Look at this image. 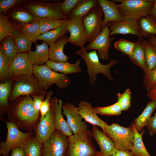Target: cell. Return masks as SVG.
<instances>
[{"label":"cell","mask_w":156,"mask_h":156,"mask_svg":"<svg viewBox=\"0 0 156 156\" xmlns=\"http://www.w3.org/2000/svg\"><path fill=\"white\" fill-rule=\"evenodd\" d=\"M11 78L9 74L8 65L5 60L1 50L0 49V82L2 83Z\"/></svg>","instance_id":"obj_44"},{"label":"cell","mask_w":156,"mask_h":156,"mask_svg":"<svg viewBox=\"0 0 156 156\" xmlns=\"http://www.w3.org/2000/svg\"><path fill=\"white\" fill-rule=\"evenodd\" d=\"M142 42L146 62L149 71L156 66V49L150 44L147 40H144Z\"/></svg>","instance_id":"obj_36"},{"label":"cell","mask_w":156,"mask_h":156,"mask_svg":"<svg viewBox=\"0 0 156 156\" xmlns=\"http://www.w3.org/2000/svg\"><path fill=\"white\" fill-rule=\"evenodd\" d=\"M13 87L9 100L12 101L22 96L34 98L37 96H45L46 92L33 75H24L12 78Z\"/></svg>","instance_id":"obj_3"},{"label":"cell","mask_w":156,"mask_h":156,"mask_svg":"<svg viewBox=\"0 0 156 156\" xmlns=\"http://www.w3.org/2000/svg\"><path fill=\"white\" fill-rule=\"evenodd\" d=\"M26 7L37 19L47 17L64 19H69L61 11L59 3L32 1L27 3Z\"/></svg>","instance_id":"obj_10"},{"label":"cell","mask_w":156,"mask_h":156,"mask_svg":"<svg viewBox=\"0 0 156 156\" xmlns=\"http://www.w3.org/2000/svg\"><path fill=\"white\" fill-rule=\"evenodd\" d=\"M99 5L97 0H81L68 16L82 19L94 8Z\"/></svg>","instance_id":"obj_27"},{"label":"cell","mask_w":156,"mask_h":156,"mask_svg":"<svg viewBox=\"0 0 156 156\" xmlns=\"http://www.w3.org/2000/svg\"><path fill=\"white\" fill-rule=\"evenodd\" d=\"M69 137L55 129L42 144V156H65Z\"/></svg>","instance_id":"obj_9"},{"label":"cell","mask_w":156,"mask_h":156,"mask_svg":"<svg viewBox=\"0 0 156 156\" xmlns=\"http://www.w3.org/2000/svg\"><path fill=\"white\" fill-rule=\"evenodd\" d=\"M50 102V110L46 114L40 116L39 122L34 131V136L41 144L46 141L55 130L53 107L51 101Z\"/></svg>","instance_id":"obj_15"},{"label":"cell","mask_w":156,"mask_h":156,"mask_svg":"<svg viewBox=\"0 0 156 156\" xmlns=\"http://www.w3.org/2000/svg\"><path fill=\"white\" fill-rule=\"evenodd\" d=\"M109 26L103 28L100 34L93 41L84 47L86 51L97 50L99 57L102 60H108L109 58V50L111 47V43L114 40L113 36L110 37Z\"/></svg>","instance_id":"obj_12"},{"label":"cell","mask_w":156,"mask_h":156,"mask_svg":"<svg viewBox=\"0 0 156 156\" xmlns=\"http://www.w3.org/2000/svg\"><path fill=\"white\" fill-rule=\"evenodd\" d=\"M69 41L68 37L64 35L54 44L50 45L49 59L51 61L56 62H67L68 57L63 52L65 45Z\"/></svg>","instance_id":"obj_22"},{"label":"cell","mask_w":156,"mask_h":156,"mask_svg":"<svg viewBox=\"0 0 156 156\" xmlns=\"http://www.w3.org/2000/svg\"><path fill=\"white\" fill-rule=\"evenodd\" d=\"M69 19H64L59 27L41 34L38 37V40H42L49 46L54 44L68 32L67 29L66 25Z\"/></svg>","instance_id":"obj_26"},{"label":"cell","mask_w":156,"mask_h":156,"mask_svg":"<svg viewBox=\"0 0 156 156\" xmlns=\"http://www.w3.org/2000/svg\"><path fill=\"white\" fill-rule=\"evenodd\" d=\"M18 30L3 14L0 15V41L5 38L10 36L12 32Z\"/></svg>","instance_id":"obj_38"},{"label":"cell","mask_w":156,"mask_h":156,"mask_svg":"<svg viewBox=\"0 0 156 156\" xmlns=\"http://www.w3.org/2000/svg\"><path fill=\"white\" fill-rule=\"evenodd\" d=\"M89 130L69 137L65 156H94L98 152Z\"/></svg>","instance_id":"obj_4"},{"label":"cell","mask_w":156,"mask_h":156,"mask_svg":"<svg viewBox=\"0 0 156 156\" xmlns=\"http://www.w3.org/2000/svg\"><path fill=\"white\" fill-rule=\"evenodd\" d=\"M1 42L0 49L9 66L18 53L14 40L11 36H7Z\"/></svg>","instance_id":"obj_29"},{"label":"cell","mask_w":156,"mask_h":156,"mask_svg":"<svg viewBox=\"0 0 156 156\" xmlns=\"http://www.w3.org/2000/svg\"><path fill=\"white\" fill-rule=\"evenodd\" d=\"M135 43V45L133 53L129 57L133 64L141 68L144 73V75H146L149 71L146 62L143 42L138 38Z\"/></svg>","instance_id":"obj_25"},{"label":"cell","mask_w":156,"mask_h":156,"mask_svg":"<svg viewBox=\"0 0 156 156\" xmlns=\"http://www.w3.org/2000/svg\"><path fill=\"white\" fill-rule=\"evenodd\" d=\"M135 45V42L123 39H119L114 44L116 49L128 56L133 53Z\"/></svg>","instance_id":"obj_41"},{"label":"cell","mask_w":156,"mask_h":156,"mask_svg":"<svg viewBox=\"0 0 156 156\" xmlns=\"http://www.w3.org/2000/svg\"><path fill=\"white\" fill-rule=\"evenodd\" d=\"M120 3L118 4L120 13L124 17L138 21L140 17L147 16L153 6L154 0H113Z\"/></svg>","instance_id":"obj_8"},{"label":"cell","mask_w":156,"mask_h":156,"mask_svg":"<svg viewBox=\"0 0 156 156\" xmlns=\"http://www.w3.org/2000/svg\"><path fill=\"white\" fill-rule=\"evenodd\" d=\"M134 131V137L131 151L139 156H152L147 151L142 140V136L145 132L143 129L141 132H138L135 128L133 122L131 123Z\"/></svg>","instance_id":"obj_33"},{"label":"cell","mask_w":156,"mask_h":156,"mask_svg":"<svg viewBox=\"0 0 156 156\" xmlns=\"http://www.w3.org/2000/svg\"><path fill=\"white\" fill-rule=\"evenodd\" d=\"M33 75L38 80L44 90H47L53 84L60 89L66 88L70 83L68 77L49 68L46 64L33 65Z\"/></svg>","instance_id":"obj_5"},{"label":"cell","mask_w":156,"mask_h":156,"mask_svg":"<svg viewBox=\"0 0 156 156\" xmlns=\"http://www.w3.org/2000/svg\"><path fill=\"white\" fill-rule=\"evenodd\" d=\"M21 32L32 42L35 43L41 35L39 24L37 20L22 25L21 28Z\"/></svg>","instance_id":"obj_34"},{"label":"cell","mask_w":156,"mask_h":156,"mask_svg":"<svg viewBox=\"0 0 156 156\" xmlns=\"http://www.w3.org/2000/svg\"><path fill=\"white\" fill-rule=\"evenodd\" d=\"M10 156H25V155L23 148L16 147L12 150V152Z\"/></svg>","instance_id":"obj_51"},{"label":"cell","mask_w":156,"mask_h":156,"mask_svg":"<svg viewBox=\"0 0 156 156\" xmlns=\"http://www.w3.org/2000/svg\"><path fill=\"white\" fill-rule=\"evenodd\" d=\"M12 82L10 79L0 83V108L1 114L7 113L10 108V104L8 99L11 92Z\"/></svg>","instance_id":"obj_30"},{"label":"cell","mask_w":156,"mask_h":156,"mask_svg":"<svg viewBox=\"0 0 156 156\" xmlns=\"http://www.w3.org/2000/svg\"><path fill=\"white\" fill-rule=\"evenodd\" d=\"M8 66L11 78L21 76L33 75V65L27 53H18Z\"/></svg>","instance_id":"obj_16"},{"label":"cell","mask_w":156,"mask_h":156,"mask_svg":"<svg viewBox=\"0 0 156 156\" xmlns=\"http://www.w3.org/2000/svg\"><path fill=\"white\" fill-rule=\"evenodd\" d=\"M155 89H156V85L153 88L152 90Z\"/></svg>","instance_id":"obj_56"},{"label":"cell","mask_w":156,"mask_h":156,"mask_svg":"<svg viewBox=\"0 0 156 156\" xmlns=\"http://www.w3.org/2000/svg\"><path fill=\"white\" fill-rule=\"evenodd\" d=\"M64 20V19L52 17L37 19L39 24L41 34L59 27L61 26Z\"/></svg>","instance_id":"obj_35"},{"label":"cell","mask_w":156,"mask_h":156,"mask_svg":"<svg viewBox=\"0 0 156 156\" xmlns=\"http://www.w3.org/2000/svg\"><path fill=\"white\" fill-rule=\"evenodd\" d=\"M99 5L101 8L104 15L103 21V28L110 22H119L124 21L125 18L120 13L118 4L109 0H98Z\"/></svg>","instance_id":"obj_19"},{"label":"cell","mask_w":156,"mask_h":156,"mask_svg":"<svg viewBox=\"0 0 156 156\" xmlns=\"http://www.w3.org/2000/svg\"><path fill=\"white\" fill-rule=\"evenodd\" d=\"M148 16L155 21L156 20V0H154L152 9Z\"/></svg>","instance_id":"obj_52"},{"label":"cell","mask_w":156,"mask_h":156,"mask_svg":"<svg viewBox=\"0 0 156 156\" xmlns=\"http://www.w3.org/2000/svg\"><path fill=\"white\" fill-rule=\"evenodd\" d=\"M10 36L13 39L18 53H28L31 51L32 42L18 30Z\"/></svg>","instance_id":"obj_31"},{"label":"cell","mask_w":156,"mask_h":156,"mask_svg":"<svg viewBox=\"0 0 156 156\" xmlns=\"http://www.w3.org/2000/svg\"><path fill=\"white\" fill-rule=\"evenodd\" d=\"M66 28L70 34L69 42L80 48L84 47V45L88 41L82 19L76 17L69 18Z\"/></svg>","instance_id":"obj_14"},{"label":"cell","mask_w":156,"mask_h":156,"mask_svg":"<svg viewBox=\"0 0 156 156\" xmlns=\"http://www.w3.org/2000/svg\"><path fill=\"white\" fill-rule=\"evenodd\" d=\"M78 107L79 112L82 118L92 125L99 127L105 133V125L106 123L97 116L90 103L84 100L81 101Z\"/></svg>","instance_id":"obj_20"},{"label":"cell","mask_w":156,"mask_h":156,"mask_svg":"<svg viewBox=\"0 0 156 156\" xmlns=\"http://www.w3.org/2000/svg\"><path fill=\"white\" fill-rule=\"evenodd\" d=\"M42 144L32 136L24 148L25 156H42Z\"/></svg>","instance_id":"obj_37"},{"label":"cell","mask_w":156,"mask_h":156,"mask_svg":"<svg viewBox=\"0 0 156 156\" xmlns=\"http://www.w3.org/2000/svg\"><path fill=\"white\" fill-rule=\"evenodd\" d=\"M112 156H139L132 151L118 150Z\"/></svg>","instance_id":"obj_50"},{"label":"cell","mask_w":156,"mask_h":156,"mask_svg":"<svg viewBox=\"0 0 156 156\" xmlns=\"http://www.w3.org/2000/svg\"><path fill=\"white\" fill-rule=\"evenodd\" d=\"M45 96H37L33 98V105L36 113L39 114L41 105L44 101Z\"/></svg>","instance_id":"obj_49"},{"label":"cell","mask_w":156,"mask_h":156,"mask_svg":"<svg viewBox=\"0 0 156 156\" xmlns=\"http://www.w3.org/2000/svg\"><path fill=\"white\" fill-rule=\"evenodd\" d=\"M123 21L116 22H110L107 24L110 27L109 36L114 34H131L136 35L142 41L143 37L141 36L139 27L137 21L131 18L125 17Z\"/></svg>","instance_id":"obj_17"},{"label":"cell","mask_w":156,"mask_h":156,"mask_svg":"<svg viewBox=\"0 0 156 156\" xmlns=\"http://www.w3.org/2000/svg\"><path fill=\"white\" fill-rule=\"evenodd\" d=\"M103 11L99 5L93 8L82 18L89 42H91L97 36L103 29Z\"/></svg>","instance_id":"obj_11"},{"label":"cell","mask_w":156,"mask_h":156,"mask_svg":"<svg viewBox=\"0 0 156 156\" xmlns=\"http://www.w3.org/2000/svg\"><path fill=\"white\" fill-rule=\"evenodd\" d=\"M137 22L140 34L143 37H148L151 34L156 35L155 21L149 16L141 17Z\"/></svg>","instance_id":"obj_32"},{"label":"cell","mask_w":156,"mask_h":156,"mask_svg":"<svg viewBox=\"0 0 156 156\" xmlns=\"http://www.w3.org/2000/svg\"><path fill=\"white\" fill-rule=\"evenodd\" d=\"M62 114L66 116L67 122L73 134L88 130L86 123L81 120L78 107L66 102L62 104Z\"/></svg>","instance_id":"obj_13"},{"label":"cell","mask_w":156,"mask_h":156,"mask_svg":"<svg viewBox=\"0 0 156 156\" xmlns=\"http://www.w3.org/2000/svg\"><path fill=\"white\" fill-rule=\"evenodd\" d=\"M116 95L117 102L119 105L122 111L128 109L131 106V93L130 89H127L123 93L117 92Z\"/></svg>","instance_id":"obj_42"},{"label":"cell","mask_w":156,"mask_h":156,"mask_svg":"<svg viewBox=\"0 0 156 156\" xmlns=\"http://www.w3.org/2000/svg\"><path fill=\"white\" fill-rule=\"evenodd\" d=\"M8 122L27 132L34 131L40 120L31 97L25 96L12 101L7 112Z\"/></svg>","instance_id":"obj_1"},{"label":"cell","mask_w":156,"mask_h":156,"mask_svg":"<svg viewBox=\"0 0 156 156\" xmlns=\"http://www.w3.org/2000/svg\"><path fill=\"white\" fill-rule=\"evenodd\" d=\"M93 108L97 114L110 116L120 115L122 111L119 105L117 102L108 106L104 107L97 106Z\"/></svg>","instance_id":"obj_39"},{"label":"cell","mask_w":156,"mask_h":156,"mask_svg":"<svg viewBox=\"0 0 156 156\" xmlns=\"http://www.w3.org/2000/svg\"><path fill=\"white\" fill-rule=\"evenodd\" d=\"M80 61L77 60L73 64L67 62H54L49 60L46 63L50 68L56 72H59L64 74L78 73L82 70L80 66Z\"/></svg>","instance_id":"obj_24"},{"label":"cell","mask_w":156,"mask_h":156,"mask_svg":"<svg viewBox=\"0 0 156 156\" xmlns=\"http://www.w3.org/2000/svg\"><path fill=\"white\" fill-rule=\"evenodd\" d=\"M5 121L7 128V137L5 142L0 143V154L8 156L10 151L15 147L24 148L34 133L23 132L13 123Z\"/></svg>","instance_id":"obj_6"},{"label":"cell","mask_w":156,"mask_h":156,"mask_svg":"<svg viewBox=\"0 0 156 156\" xmlns=\"http://www.w3.org/2000/svg\"><path fill=\"white\" fill-rule=\"evenodd\" d=\"M105 128V133L111 139L117 149L131 151L134 137L132 125L125 127L115 123L111 125L106 123Z\"/></svg>","instance_id":"obj_7"},{"label":"cell","mask_w":156,"mask_h":156,"mask_svg":"<svg viewBox=\"0 0 156 156\" xmlns=\"http://www.w3.org/2000/svg\"><path fill=\"white\" fill-rule=\"evenodd\" d=\"M75 54L80 56L85 61L87 65V72L89 76V82L92 85L95 84L97 75L101 73L111 81L114 79L112 76L110 70L111 68L119 62L111 59L107 64H103L100 62L97 54L95 50L87 53L84 47L81 48L75 53Z\"/></svg>","instance_id":"obj_2"},{"label":"cell","mask_w":156,"mask_h":156,"mask_svg":"<svg viewBox=\"0 0 156 156\" xmlns=\"http://www.w3.org/2000/svg\"><path fill=\"white\" fill-rule=\"evenodd\" d=\"M92 126L90 131L91 136L99 145L100 152L104 156H112L118 149L115 147L112 140L106 133L101 131L97 126Z\"/></svg>","instance_id":"obj_18"},{"label":"cell","mask_w":156,"mask_h":156,"mask_svg":"<svg viewBox=\"0 0 156 156\" xmlns=\"http://www.w3.org/2000/svg\"><path fill=\"white\" fill-rule=\"evenodd\" d=\"M50 101L53 107L55 129L60 131L63 134L68 137L72 135H73L72 132L62 113V100H58L56 97H54L51 98Z\"/></svg>","instance_id":"obj_21"},{"label":"cell","mask_w":156,"mask_h":156,"mask_svg":"<svg viewBox=\"0 0 156 156\" xmlns=\"http://www.w3.org/2000/svg\"><path fill=\"white\" fill-rule=\"evenodd\" d=\"M22 1V0H0V14H3Z\"/></svg>","instance_id":"obj_46"},{"label":"cell","mask_w":156,"mask_h":156,"mask_svg":"<svg viewBox=\"0 0 156 156\" xmlns=\"http://www.w3.org/2000/svg\"><path fill=\"white\" fill-rule=\"evenodd\" d=\"M11 16L13 19L22 25L37 20L30 12L23 10H19L14 12Z\"/></svg>","instance_id":"obj_40"},{"label":"cell","mask_w":156,"mask_h":156,"mask_svg":"<svg viewBox=\"0 0 156 156\" xmlns=\"http://www.w3.org/2000/svg\"><path fill=\"white\" fill-rule=\"evenodd\" d=\"M148 38L147 41L148 43L156 49V36L151 34Z\"/></svg>","instance_id":"obj_53"},{"label":"cell","mask_w":156,"mask_h":156,"mask_svg":"<svg viewBox=\"0 0 156 156\" xmlns=\"http://www.w3.org/2000/svg\"><path fill=\"white\" fill-rule=\"evenodd\" d=\"M146 126L150 135L156 134V112L154 116L151 117Z\"/></svg>","instance_id":"obj_48"},{"label":"cell","mask_w":156,"mask_h":156,"mask_svg":"<svg viewBox=\"0 0 156 156\" xmlns=\"http://www.w3.org/2000/svg\"><path fill=\"white\" fill-rule=\"evenodd\" d=\"M156 108V101L151 100L147 103L142 113L134 120V124L137 131L140 133L147 124L153 112Z\"/></svg>","instance_id":"obj_28"},{"label":"cell","mask_w":156,"mask_h":156,"mask_svg":"<svg viewBox=\"0 0 156 156\" xmlns=\"http://www.w3.org/2000/svg\"><path fill=\"white\" fill-rule=\"evenodd\" d=\"M155 22H156V20L155 21Z\"/></svg>","instance_id":"obj_57"},{"label":"cell","mask_w":156,"mask_h":156,"mask_svg":"<svg viewBox=\"0 0 156 156\" xmlns=\"http://www.w3.org/2000/svg\"><path fill=\"white\" fill-rule=\"evenodd\" d=\"M143 81V85L148 92L151 91L156 85V66L144 75Z\"/></svg>","instance_id":"obj_43"},{"label":"cell","mask_w":156,"mask_h":156,"mask_svg":"<svg viewBox=\"0 0 156 156\" xmlns=\"http://www.w3.org/2000/svg\"><path fill=\"white\" fill-rule=\"evenodd\" d=\"M53 93L52 90L49 91L47 93L46 99L42 102L41 105L40 110V116H42L46 114L50 110V101L51 96Z\"/></svg>","instance_id":"obj_47"},{"label":"cell","mask_w":156,"mask_h":156,"mask_svg":"<svg viewBox=\"0 0 156 156\" xmlns=\"http://www.w3.org/2000/svg\"><path fill=\"white\" fill-rule=\"evenodd\" d=\"M81 0H65L62 3H59L60 9L62 13L68 17L71 12Z\"/></svg>","instance_id":"obj_45"},{"label":"cell","mask_w":156,"mask_h":156,"mask_svg":"<svg viewBox=\"0 0 156 156\" xmlns=\"http://www.w3.org/2000/svg\"><path fill=\"white\" fill-rule=\"evenodd\" d=\"M94 156H104L100 152L98 151Z\"/></svg>","instance_id":"obj_55"},{"label":"cell","mask_w":156,"mask_h":156,"mask_svg":"<svg viewBox=\"0 0 156 156\" xmlns=\"http://www.w3.org/2000/svg\"><path fill=\"white\" fill-rule=\"evenodd\" d=\"M147 96L151 100L156 101V89L153 90L148 92Z\"/></svg>","instance_id":"obj_54"},{"label":"cell","mask_w":156,"mask_h":156,"mask_svg":"<svg viewBox=\"0 0 156 156\" xmlns=\"http://www.w3.org/2000/svg\"><path fill=\"white\" fill-rule=\"evenodd\" d=\"M36 50L28 53V57L33 65L41 66L46 63L49 59V47L45 42L40 44H35Z\"/></svg>","instance_id":"obj_23"}]
</instances>
